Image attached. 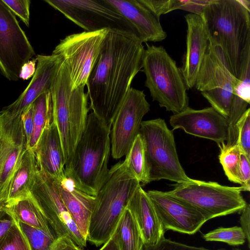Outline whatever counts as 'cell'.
<instances>
[{"label": "cell", "instance_id": "6da1fadb", "mask_svg": "<svg viewBox=\"0 0 250 250\" xmlns=\"http://www.w3.org/2000/svg\"><path fill=\"white\" fill-rule=\"evenodd\" d=\"M144 50L135 34L108 29L86 85L92 112L111 127L133 79L142 69Z\"/></svg>", "mask_w": 250, "mask_h": 250}, {"label": "cell", "instance_id": "7a4b0ae2", "mask_svg": "<svg viewBox=\"0 0 250 250\" xmlns=\"http://www.w3.org/2000/svg\"><path fill=\"white\" fill-rule=\"evenodd\" d=\"M211 42L239 79L250 63V10L240 0H209L201 15Z\"/></svg>", "mask_w": 250, "mask_h": 250}, {"label": "cell", "instance_id": "3957f363", "mask_svg": "<svg viewBox=\"0 0 250 250\" xmlns=\"http://www.w3.org/2000/svg\"><path fill=\"white\" fill-rule=\"evenodd\" d=\"M111 127L94 113L89 114L73 155L64 167L65 176L78 188L94 196L97 195L109 171Z\"/></svg>", "mask_w": 250, "mask_h": 250}, {"label": "cell", "instance_id": "277c9868", "mask_svg": "<svg viewBox=\"0 0 250 250\" xmlns=\"http://www.w3.org/2000/svg\"><path fill=\"white\" fill-rule=\"evenodd\" d=\"M141 186L125 160L109 169L106 180L96 196L89 221L87 241L98 247L108 241L123 212Z\"/></svg>", "mask_w": 250, "mask_h": 250}, {"label": "cell", "instance_id": "5b68a950", "mask_svg": "<svg viewBox=\"0 0 250 250\" xmlns=\"http://www.w3.org/2000/svg\"><path fill=\"white\" fill-rule=\"evenodd\" d=\"M84 88L71 89L68 69L63 61L51 95L52 120L60 137L65 166L70 161L86 124L89 108L88 94Z\"/></svg>", "mask_w": 250, "mask_h": 250}, {"label": "cell", "instance_id": "8992f818", "mask_svg": "<svg viewBox=\"0 0 250 250\" xmlns=\"http://www.w3.org/2000/svg\"><path fill=\"white\" fill-rule=\"evenodd\" d=\"M146 43L142 61L145 86L160 107L173 114L180 113L188 106L189 101L181 69L164 47Z\"/></svg>", "mask_w": 250, "mask_h": 250}, {"label": "cell", "instance_id": "52a82bcc", "mask_svg": "<svg viewBox=\"0 0 250 250\" xmlns=\"http://www.w3.org/2000/svg\"><path fill=\"white\" fill-rule=\"evenodd\" d=\"M144 145L149 183L162 179L177 184H188L195 180L189 177L178 156L173 130L164 120L157 118L142 121L140 130Z\"/></svg>", "mask_w": 250, "mask_h": 250}, {"label": "cell", "instance_id": "ba28073f", "mask_svg": "<svg viewBox=\"0 0 250 250\" xmlns=\"http://www.w3.org/2000/svg\"><path fill=\"white\" fill-rule=\"evenodd\" d=\"M164 192L168 196L195 208L207 221L241 212L247 202L241 194L242 187L223 186L215 182L195 180L188 184H176Z\"/></svg>", "mask_w": 250, "mask_h": 250}, {"label": "cell", "instance_id": "9c48e42d", "mask_svg": "<svg viewBox=\"0 0 250 250\" xmlns=\"http://www.w3.org/2000/svg\"><path fill=\"white\" fill-rule=\"evenodd\" d=\"M238 80L230 71L221 48L209 41L194 87L226 119Z\"/></svg>", "mask_w": 250, "mask_h": 250}, {"label": "cell", "instance_id": "30bf717a", "mask_svg": "<svg viewBox=\"0 0 250 250\" xmlns=\"http://www.w3.org/2000/svg\"><path fill=\"white\" fill-rule=\"evenodd\" d=\"M107 32L108 29H103L68 35L53 51L67 66L72 90L86 85Z\"/></svg>", "mask_w": 250, "mask_h": 250}, {"label": "cell", "instance_id": "8fae6325", "mask_svg": "<svg viewBox=\"0 0 250 250\" xmlns=\"http://www.w3.org/2000/svg\"><path fill=\"white\" fill-rule=\"evenodd\" d=\"M85 31L117 29L136 32L129 22L106 0H44Z\"/></svg>", "mask_w": 250, "mask_h": 250}, {"label": "cell", "instance_id": "7c38bea8", "mask_svg": "<svg viewBox=\"0 0 250 250\" xmlns=\"http://www.w3.org/2000/svg\"><path fill=\"white\" fill-rule=\"evenodd\" d=\"M36 55L16 16L0 0V71L10 81H18L22 66Z\"/></svg>", "mask_w": 250, "mask_h": 250}, {"label": "cell", "instance_id": "4fadbf2b", "mask_svg": "<svg viewBox=\"0 0 250 250\" xmlns=\"http://www.w3.org/2000/svg\"><path fill=\"white\" fill-rule=\"evenodd\" d=\"M57 238L67 236L81 248L87 240L64 205L54 181L38 170L31 190Z\"/></svg>", "mask_w": 250, "mask_h": 250}, {"label": "cell", "instance_id": "5bb4252c", "mask_svg": "<svg viewBox=\"0 0 250 250\" xmlns=\"http://www.w3.org/2000/svg\"><path fill=\"white\" fill-rule=\"evenodd\" d=\"M149 109L144 91L131 87L111 125V152L114 159L128 153L139 134L142 119Z\"/></svg>", "mask_w": 250, "mask_h": 250}, {"label": "cell", "instance_id": "9a60e30c", "mask_svg": "<svg viewBox=\"0 0 250 250\" xmlns=\"http://www.w3.org/2000/svg\"><path fill=\"white\" fill-rule=\"evenodd\" d=\"M27 145L21 117L12 118L0 111V201L6 202L12 178Z\"/></svg>", "mask_w": 250, "mask_h": 250}, {"label": "cell", "instance_id": "2e32d148", "mask_svg": "<svg viewBox=\"0 0 250 250\" xmlns=\"http://www.w3.org/2000/svg\"><path fill=\"white\" fill-rule=\"evenodd\" d=\"M146 193L165 231L193 234L207 221L199 210L163 191L151 190Z\"/></svg>", "mask_w": 250, "mask_h": 250}, {"label": "cell", "instance_id": "e0dca14e", "mask_svg": "<svg viewBox=\"0 0 250 250\" xmlns=\"http://www.w3.org/2000/svg\"><path fill=\"white\" fill-rule=\"evenodd\" d=\"M36 59V71L27 86L17 100L0 111L12 118L21 117L41 95L51 91L63 62L61 56L52 53L37 55Z\"/></svg>", "mask_w": 250, "mask_h": 250}, {"label": "cell", "instance_id": "ac0fdd59", "mask_svg": "<svg viewBox=\"0 0 250 250\" xmlns=\"http://www.w3.org/2000/svg\"><path fill=\"white\" fill-rule=\"evenodd\" d=\"M174 130L180 128L190 135L212 140L218 146L228 138L227 119L211 106L197 110L188 106L169 119Z\"/></svg>", "mask_w": 250, "mask_h": 250}, {"label": "cell", "instance_id": "d6986e66", "mask_svg": "<svg viewBox=\"0 0 250 250\" xmlns=\"http://www.w3.org/2000/svg\"><path fill=\"white\" fill-rule=\"evenodd\" d=\"M187 25L186 50L180 68L188 89L194 87L209 41L202 17L189 13L185 16Z\"/></svg>", "mask_w": 250, "mask_h": 250}, {"label": "cell", "instance_id": "ffe728a7", "mask_svg": "<svg viewBox=\"0 0 250 250\" xmlns=\"http://www.w3.org/2000/svg\"><path fill=\"white\" fill-rule=\"evenodd\" d=\"M133 27L143 43L158 42L167 37L160 19L139 0H106Z\"/></svg>", "mask_w": 250, "mask_h": 250}, {"label": "cell", "instance_id": "44dd1931", "mask_svg": "<svg viewBox=\"0 0 250 250\" xmlns=\"http://www.w3.org/2000/svg\"><path fill=\"white\" fill-rule=\"evenodd\" d=\"M33 151L39 171L55 181L65 177L62 143L53 120L43 129Z\"/></svg>", "mask_w": 250, "mask_h": 250}, {"label": "cell", "instance_id": "7402d4cb", "mask_svg": "<svg viewBox=\"0 0 250 250\" xmlns=\"http://www.w3.org/2000/svg\"><path fill=\"white\" fill-rule=\"evenodd\" d=\"M127 208L135 218L144 245H153L164 237V230L146 192L140 187Z\"/></svg>", "mask_w": 250, "mask_h": 250}, {"label": "cell", "instance_id": "603a6c76", "mask_svg": "<svg viewBox=\"0 0 250 250\" xmlns=\"http://www.w3.org/2000/svg\"><path fill=\"white\" fill-rule=\"evenodd\" d=\"M54 181L67 210L81 234L86 239L89 219L95 205L96 196L78 188L73 181L66 176L60 180Z\"/></svg>", "mask_w": 250, "mask_h": 250}, {"label": "cell", "instance_id": "cb8c5ba5", "mask_svg": "<svg viewBox=\"0 0 250 250\" xmlns=\"http://www.w3.org/2000/svg\"><path fill=\"white\" fill-rule=\"evenodd\" d=\"M4 210L9 217L57 237L32 192L24 198L4 203Z\"/></svg>", "mask_w": 250, "mask_h": 250}, {"label": "cell", "instance_id": "d4e9b609", "mask_svg": "<svg viewBox=\"0 0 250 250\" xmlns=\"http://www.w3.org/2000/svg\"><path fill=\"white\" fill-rule=\"evenodd\" d=\"M38 170L34 152L27 149L12 178L5 203L18 200L30 194Z\"/></svg>", "mask_w": 250, "mask_h": 250}, {"label": "cell", "instance_id": "484cf974", "mask_svg": "<svg viewBox=\"0 0 250 250\" xmlns=\"http://www.w3.org/2000/svg\"><path fill=\"white\" fill-rule=\"evenodd\" d=\"M120 250H142L144 243L136 221L126 208L112 234Z\"/></svg>", "mask_w": 250, "mask_h": 250}, {"label": "cell", "instance_id": "4316f807", "mask_svg": "<svg viewBox=\"0 0 250 250\" xmlns=\"http://www.w3.org/2000/svg\"><path fill=\"white\" fill-rule=\"evenodd\" d=\"M34 128L27 148L32 151H34L43 129L53 120L51 91L41 95L34 102Z\"/></svg>", "mask_w": 250, "mask_h": 250}, {"label": "cell", "instance_id": "83f0119b", "mask_svg": "<svg viewBox=\"0 0 250 250\" xmlns=\"http://www.w3.org/2000/svg\"><path fill=\"white\" fill-rule=\"evenodd\" d=\"M125 161L128 167L141 184L144 186L149 183L146 167L144 145L139 134L135 138Z\"/></svg>", "mask_w": 250, "mask_h": 250}, {"label": "cell", "instance_id": "f1b7e54d", "mask_svg": "<svg viewBox=\"0 0 250 250\" xmlns=\"http://www.w3.org/2000/svg\"><path fill=\"white\" fill-rule=\"evenodd\" d=\"M22 232L30 250H53L57 237L11 217Z\"/></svg>", "mask_w": 250, "mask_h": 250}, {"label": "cell", "instance_id": "f546056e", "mask_svg": "<svg viewBox=\"0 0 250 250\" xmlns=\"http://www.w3.org/2000/svg\"><path fill=\"white\" fill-rule=\"evenodd\" d=\"M220 149L219 159L225 175L234 183L241 185L239 174V166L241 152L236 144L228 146L225 143L218 146Z\"/></svg>", "mask_w": 250, "mask_h": 250}, {"label": "cell", "instance_id": "4dcf8cb0", "mask_svg": "<svg viewBox=\"0 0 250 250\" xmlns=\"http://www.w3.org/2000/svg\"><path fill=\"white\" fill-rule=\"evenodd\" d=\"M249 104L243 97L233 94L229 114L227 119L228 138L225 143L227 146H231L236 144L238 136L236 124L249 108Z\"/></svg>", "mask_w": 250, "mask_h": 250}, {"label": "cell", "instance_id": "1f68e13d", "mask_svg": "<svg viewBox=\"0 0 250 250\" xmlns=\"http://www.w3.org/2000/svg\"><path fill=\"white\" fill-rule=\"evenodd\" d=\"M207 241H219L231 246H239L245 243L246 239L240 227H220L203 235Z\"/></svg>", "mask_w": 250, "mask_h": 250}, {"label": "cell", "instance_id": "d6a6232c", "mask_svg": "<svg viewBox=\"0 0 250 250\" xmlns=\"http://www.w3.org/2000/svg\"><path fill=\"white\" fill-rule=\"evenodd\" d=\"M236 144L242 154L250 160V108L249 107L236 124Z\"/></svg>", "mask_w": 250, "mask_h": 250}, {"label": "cell", "instance_id": "836d02e7", "mask_svg": "<svg viewBox=\"0 0 250 250\" xmlns=\"http://www.w3.org/2000/svg\"><path fill=\"white\" fill-rule=\"evenodd\" d=\"M0 250H30L22 232L15 222L0 241Z\"/></svg>", "mask_w": 250, "mask_h": 250}, {"label": "cell", "instance_id": "e575fe53", "mask_svg": "<svg viewBox=\"0 0 250 250\" xmlns=\"http://www.w3.org/2000/svg\"><path fill=\"white\" fill-rule=\"evenodd\" d=\"M156 18L176 10L177 0H139Z\"/></svg>", "mask_w": 250, "mask_h": 250}, {"label": "cell", "instance_id": "d590c367", "mask_svg": "<svg viewBox=\"0 0 250 250\" xmlns=\"http://www.w3.org/2000/svg\"><path fill=\"white\" fill-rule=\"evenodd\" d=\"M142 250H211L204 247L187 245L171 241L163 237L157 243L153 245H144ZM217 250H227L221 248Z\"/></svg>", "mask_w": 250, "mask_h": 250}, {"label": "cell", "instance_id": "8d00e7d4", "mask_svg": "<svg viewBox=\"0 0 250 250\" xmlns=\"http://www.w3.org/2000/svg\"><path fill=\"white\" fill-rule=\"evenodd\" d=\"M13 14L29 27L30 24V0H2Z\"/></svg>", "mask_w": 250, "mask_h": 250}, {"label": "cell", "instance_id": "74e56055", "mask_svg": "<svg viewBox=\"0 0 250 250\" xmlns=\"http://www.w3.org/2000/svg\"><path fill=\"white\" fill-rule=\"evenodd\" d=\"M34 103L29 106L21 116V120L25 135L27 148L34 128Z\"/></svg>", "mask_w": 250, "mask_h": 250}, {"label": "cell", "instance_id": "f35d334b", "mask_svg": "<svg viewBox=\"0 0 250 250\" xmlns=\"http://www.w3.org/2000/svg\"><path fill=\"white\" fill-rule=\"evenodd\" d=\"M209 0H178L177 9L184 10L201 16Z\"/></svg>", "mask_w": 250, "mask_h": 250}, {"label": "cell", "instance_id": "ab89813d", "mask_svg": "<svg viewBox=\"0 0 250 250\" xmlns=\"http://www.w3.org/2000/svg\"><path fill=\"white\" fill-rule=\"evenodd\" d=\"M250 160L244 154H241L239 166V174L241 187L244 191L250 190Z\"/></svg>", "mask_w": 250, "mask_h": 250}, {"label": "cell", "instance_id": "60d3db41", "mask_svg": "<svg viewBox=\"0 0 250 250\" xmlns=\"http://www.w3.org/2000/svg\"><path fill=\"white\" fill-rule=\"evenodd\" d=\"M242 214L240 217V223L241 228L244 231L246 240L248 244V247L250 246V205L247 203L246 206L242 210Z\"/></svg>", "mask_w": 250, "mask_h": 250}, {"label": "cell", "instance_id": "b9f144b4", "mask_svg": "<svg viewBox=\"0 0 250 250\" xmlns=\"http://www.w3.org/2000/svg\"><path fill=\"white\" fill-rule=\"evenodd\" d=\"M53 250H82L68 237L64 236L57 238Z\"/></svg>", "mask_w": 250, "mask_h": 250}, {"label": "cell", "instance_id": "7bdbcfd3", "mask_svg": "<svg viewBox=\"0 0 250 250\" xmlns=\"http://www.w3.org/2000/svg\"><path fill=\"white\" fill-rule=\"evenodd\" d=\"M36 59L30 60L24 64L21 69L20 79L27 80L33 77L36 71Z\"/></svg>", "mask_w": 250, "mask_h": 250}, {"label": "cell", "instance_id": "ee69618b", "mask_svg": "<svg viewBox=\"0 0 250 250\" xmlns=\"http://www.w3.org/2000/svg\"><path fill=\"white\" fill-rule=\"evenodd\" d=\"M14 221L10 217L0 219V241L14 225Z\"/></svg>", "mask_w": 250, "mask_h": 250}, {"label": "cell", "instance_id": "f6af8a7d", "mask_svg": "<svg viewBox=\"0 0 250 250\" xmlns=\"http://www.w3.org/2000/svg\"><path fill=\"white\" fill-rule=\"evenodd\" d=\"M99 250H120L116 240L113 235Z\"/></svg>", "mask_w": 250, "mask_h": 250}, {"label": "cell", "instance_id": "bcb514c9", "mask_svg": "<svg viewBox=\"0 0 250 250\" xmlns=\"http://www.w3.org/2000/svg\"><path fill=\"white\" fill-rule=\"evenodd\" d=\"M6 213L4 210V203L0 201V219L3 218Z\"/></svg>", "mask_w": 250, "mask_h": 250}, {"label": "cell", "instance_id": "7dc6e473", "mask_svg": "<svg viewBox=\"0 0 250 250\" xmlns=\"http://www.w3.org/2000/svg\"><path fill=\"white\" fill-rule=\"evenodd\" d=\"M233 250H241L240 249H238V248H235V249H233Z\"/></svg>", "mask_w": 250, "mask_h": 250}]
</instances>
